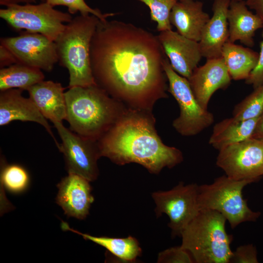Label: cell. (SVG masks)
Here are the masks:
<instances>
[{
    "label": "cell",
    "mask_w": 263,
    "mask_h": 263,
    "mask_svg": "<svg viewBox=\"0 0 263 263\" xmlns=\"http://www.w3.org/2000/svg\"><path fill=\"white\" fill-rule=\"evenodd\" d=\"M164 52L150 32L131 23L99 20L90 46L97 86L131 103H149L166 97Z\"/></svg>",
    "instance_id": "obj_1"
},
{
    "label": "cell",
    "mask_w": 263,
    "mask_h": 263,
    "mask_svg": "<svg viewBox=\"0 0 263 263\" xmlns=\"http://www.w3.org/2000/svg\"><path fill=\"white\" fill-rule=\"evenodd\" d=\"M97 143L101 156L120 165L137 163L152 173L183 159L180 150L162 142L150 119L138 113L118 118Z\"/></svg>",
    "instance_id": "obj_2"
},
{
    "label": "cell",
    "mask_w": 263,
    "mask_h": 263,
    "mask_svg": "<svg viewBox=\"0 0 263 263\" xmlns=\"http://www.w3.org/2000/svg\"><path fill=\"white\" fill-rule=\"evenodd\" d=\"M65 95V120L81 136L98 141L119 118L115 101L97 85L70 88Z\"/></svg>",
    "instance_id": "obj_3"
},
{
    "label": "cell",
    "mask_w": 263,
    "mask_h": 263,
    "mask_svg": "<svg viewBox=\"0 0 263 263\" xmlns=\"http://www.w3.org/2000/svg\"><path fill=\"white\" fill-rule=\"evenodd\" d=\"M99 20L92 14H80L66 24L54 41L59 64L69 73L68 88L96 85L91 66L90 46Z\"/></svg>",
    "instance_id": "obj_4"
},
{
    "label": "cell",
    "mask_w": 263,
    "mask_h": 263,
    "mask_svg": "<svg viewBox=\"0 0 263 263\" xmlns=\"http://www.w3.org/2000/svg\"><path fill=\"white\" fill-rule=\"evenodd\" d=\"M225 218L210 209H202L181 233L180 245L197 263H230L233 237L226 231Z\"/></svg>",
    "instance_id": "obj_5"
},
{
    "label": "cell",
    "mask_w": 263,
    "mask_h": 263,
    "mask_svg": "<svg viewBox=\"0 0 263 263\" xmlns=\"http://www.w3.org/2000/svg\"><path fill=\"white\" fill-rule=\"evenodd\" d=\"M253 182L252 180H234L225 175L217 178L210 184L199 186L200 210L219 212L233 229L241 223L255 221L261 213L249 208L242 193L244 188Z\"/></svg>",
    "instance_id": "obj_6"
},
{
    "label": "cell",
    "mask_w": 263,
    "mask_h": 263,
    "mask_svg": "<svg viewBox=\"0 0 263 263\" xmlns=\"http://www.w3.org/2000/svg\"><path fill=\"white\" fill-rule=\"evenodd\" d=\"M0 17L16 30L40 34L52 41L73 19L69 13L56 10L46 1L9 5L0 9Z\"/></svg>",
    "instance_id": "obj_7"
},
{
    "label": "cell",
    "mask_w": 263,
    "mask_h": 263,
    "mask_svg": "<svg viewBox=\"0 0 263 263\" xmlns=\"http://www.w3.org/2000/svg\"><path fill=\"white\" fill-rule=\"evenodd\" d=\"M163 68L169 82V91L178 102L180 110L173 126L182 135H195L213 123L214 116L200 105L188 80L172 69L167 58L164 60Z\"/></svg>",
    "instance_id": "obj_8"
},
{
    "label": "cell",
    "mask_w": 263,
    "mask_h": 263,
    "mask_svg": "<svg viewBox=\"0 0 263 263\" xmlns=\"http://www.w3.org/2000/svg\"><path fill=\"white\" fill-rule=\"evenodd\" d=\"M199 186L179 183L167 191L153 192L151 196L156 205L157 217L165 213L169 218V227L172 237H181L185 228L200 211L198 203Z\"/></svg>",
    "instance_id": "obj_9"
},
{
    "label": "cell",
    "mask_w": 263,
    "mask_h": 263,
    "mask_svg": "<svg viewBox=\"0 0 263 263\" xmlns=\"http://www.w3.org/2000/svg\"><path fill=\"white\" fill-rule=\"evenodd\" d=\"M217 166L228 177L255 182L263 175V141L250 137L219 150Z\"/></svg>",
    "instance_id": "obj_10"
},
{
    "label": "cell",
    "mask_w": 263,
    "mask_h": 263,
    "mask_svg": "<svg viewBox=\"0 0 263 263\" xmlns=\"http://www.w3.org/2000/svg\"><path fill=\"white\" fill-rule=\"evenodd\" d=\"M61 140L58 150L64 156L68 173L80 175L90 182L99 174L97 160L101 157L96 141L78 134L60 122H53Z\"/></svg>",
    "instance_id": "obj_11"
},
{
    "label": "cell",
    "mask_w": 263,
    "mask_h": 263,
    "mask_svg": "<svg viewBox=\"0 0 263 263\" xmlns=\"http://www.w3.org/2000/svg\"><path fill=\"white\" fill-rule=\"evenodd\" d=\"M0 45L13 53L17 64L50 72L58 62L55 42L40 34L25 31L17 36L2 38Z\"/></svg>",
    "instance_id": "obj_12"
},
{
    "label": "cell",
    "mask_w": 263,
    "mask_h": 263,
    "mask_svg": "<svg viewBox=\"0 0 263 263\" xmlns=\"http://www.w3.org/2000/svg\"><path fill=\"white\" fill-rule=\"evenodd\" d=\"M157 38L172 69L189 79L203 57L199 42L172 29L160 32Z\"/></svg>",
    "instance_id": "obj_13"
},
{
    "label": "cell",
    "mask_w": 263,
    "mask_h": 263,
    "mask_svg": "<svg viewBox=\"0 0 263 263\" xmlns=\"http://www.w3.org/2000/svg\"><path fill=\"white\" fill-rule=\"evenodd\" d=\"M90 182L80 175L68 173L57 185L56 202L68 217L82 220L89 214L94 201Z\"/></svg>",
    "instance_id": "obj_14"
},
{
    "label": "cell",
    "mask_w": 263,
    "mask_h": 263,
    "mask_svg": "<svg viewBox=\"0 0 263 263\" xmlns=\"http://www.w3.org/2000/svg\"><path fill=\"white\" fill-rule=\"evenodd\" d=\"M231 77L222 57L207 59L197 67L188 80L195 97L200 105L207 110L212 94L218 90L225 89Z\"/></svg>",
    "instance_id": "obj_15"
},
{
    "label": "cell",
    "mask_w": 263,
    "mask_h": 263,
    "mask_svg": "<svg viewBox=\"0 0 263 263\" xmlns=\"http://www.w3.org/2000/svg\"><path fill=\"white\" fill-rule=\"evenodd\" d=\"M23 90L12 89L0 93V126L13 121H30L43 126L53 138L58 149L60 144L55 137L47 119L29 97L22 95Z\"/></svg>",
    "instance_id": "obj_16"
},
{
    "label": "cell",
    "mask_w": 263,
    "mask_h": 263,
    "mask_svg": "<svg viewBox=\"0 0 263 263\" xmlns=\"http://www.w3.org/2000/svg\"><path fill=\"white\" fill-rule=\"evenodd\" d=\"M230 0H215L212 16L205 25L198 42L202 57H221L223 48L228 39L227 12Z\"/></svg>",
    "instance_id": "obj_17"
},
{
    "label": "cell",
    "mask_w": 263,
    "mask_h": 263,
    "mask_svg": "<svg viewBox=\"0 0 263 263\" xmlns=\"http://www.w3.org/2000/svg\"><path fill=\"white\" fill-rule=\"evenodd\" d=\"M61 83L42 80L27 91L41 114L53 122H62L66 118L65 95Z\"/></svg>",
    "instance_id": "obj_18"
},
{
    "label": "cell",
    "mask_w": 263,
    "mask_h": 263,
    "mask_svg": "<svg viewBox=\"0 0 263 263\" xmlns=\"http://www.w3.org/2000/svg\"><path fill=\"white\" fill-rule=\"evenodd\" d=\"M210 17L204 11L203 3L193 0H179L169 17L171 25L181 35L199 42L203 29Z\"/></svg>",
    "instance_id": "obj_19"
},
{
    "label": "cell",
    "mask_w": 263,
    "mask_h": 263,
    "mask_svg": "<svg viewBox=\"0 0 263 263\" xmlns=\"http://www.w3.org/2000/svg\"><path fill=\"white\" fill-rule=\"evenodd\" d=\"M228 41H240L251 47L254 45L256 32L263 28V23L255 13L249 10L244 0L231 1L227 12Z\"/></svg>",
    "instance_id": "obj_20"
},
{
    "label": "cell",
    "mask_w": 263,
    "mask_h": 263,
    "mask_svg": "<svg viewBox=\"0 0 263 263\" xmlns=\"http://www.w3.org/2000/svg\"><path fill=\"white\" fill-rule=\"evenodd\" d=\"M258 118L240 120L232 117L223 120L214 125L209 144L220 150L251 137Z\"/></svg>",
    "instance_id": "obj_21"
},
{
    "label": "cell",
    "mask_w": 263,
    "mask_h": 263,
    "mask_svg": "<svg viewBox=\"0 0 263 263\" xmlns=\"http://www.w3.org/2000/svg\"><path fill=\"white\" fill-rule=\"evenodd\" d=\"M259 53L227 41L224 45L221 57L232 79H246L254 68Z\"/></svg>",
    "instance_id": "obj_22"
},
{
    "label": "cell",
    "mask_w": 263,
    "mask_h": 263,
    "mask_svg": "<svg viewBox=\"0 0 263 263\" xmlns=\"http://www.w3.org/2000/svg\"><path fill=\"white\" fill-rule=\"evenodd\" d=\"M61 228L64 231H71L82 236L85 240L103 246L110 253L123 261H135L142 254V249L138 241L132 236L122 238L94 236L78 231L70 227L66 222L63 221L61 223Z\"/></svg>",
    "instance_id": "obj_23"
},
{
    "label": "cell",
    "mask_w": 263,
    "mask_h": 263,
    "mask_svg": "<svg viewBox=\"0 0 263 263\" xmlns=\"http://www.w3.org/2000/svg\"><path fill=\"white\" fill-rule=\"evenodd\" d=\"M44 75L39 69L15 64L0 70V91L12 89L27 90L34 85L42 81Z\"/></svg>",
    "instance_id": "obj_24"
},
{
    "label": "cell",
    "mask_w": 263,
    "mask_h": 263,
    "mask_svg": "<svg viewBox=\"0 0 263 263\" xmlns=\"http://www.w3.org/2000/svg\"><path fill=\"white\" fill-rule=\"evenodd\" d=\"M0 179L5 188L10 192L19 194L28 188L30 178L27 170L16 164L5 165L2 167Z\"/></svg>",
    "instance_id": "obj_25"
},
{
    "label": "cell",
    "mask_w": 263,
    "mask_h": 263,
    "mask_svg": "<svg viewBox=\"0 0 263 263\" xmlns=\"http://www.w3.org/2000/svg\"><path fill=\"white\" fill-rule=\"evenodd\" d=\"M263 113V85L254 91L237 104L233 111V117L246 120L259 117Z\"/></svg>",
    "instance_id": "obj_26"
},
{
    "label": "cell",
    "mask_w": 263,
    "mask_h": 263,
    "mask_svg": "<svg viewBox=\"0 0 263 263\" xmlns=\"http://www.w3.org/2000/svg\"><path fill=\"white\" fill-rule=\"evenodd\" d=\"M145 3L150 9L152 20L157 23V29L161 32L171 30L169 20L171 11L179 0H137Z\"/></svg>",
    "instance_id": "obj_27"
},
{
    "label": "cell",
    "mask_w": 263,
    "mask_h": 263,
    "mask_svg": "<svg viewBox=\"0 0 263 263\" xmlns=\"http://www.w3.org/2000/svg\"><path fill=\"white\" fill-rule=\"evenodd\" d=\"M46 2L53 7L61 5L66 6L70 14H75L79 12L81 15L92 14L101 20L107 19L109 17L113 16L115 13H102L98 9H94L90 7L84 0H47Z\"/></svg>",
    "instance_id": "obj_28"
},
{
    "label": "cell",
    "mask_w": 263,
    "mask_h": 263,
    "mask_svg": "<svg viewBox=\"0 0 263 263\" xmlns=\"http://www.w3.org/2000/svg\"><path fill=\"white\" fill-rule=\"evenodd\" d=\"M194 261L187 250L180 246L172 247L160 252L158 255V263H192Z\"/></svg>",
    "instance_id": "obj_29"
},
{
    "label": "cell",
    "mask_w": 263,
    "mask_h": 263,
    "mask_svg": "<svg viewBox=\"0 0 263 263\" xmlns=\"http://www.w3.org/2000/svg\"><path fill=\"white\" fill-rule=\"evenodd\" d=\"M230 263H257V250L252 244L239 246L233 252V256Z\"/></svg>",
    "instance_id": "obj_30"
},
{
    "label": "cell",
    "mask_w": 263,
    "mask_h": 263,
    "mask_svg": "<svg viewBox=\"0 0 263 263\" xmlns=\"http://www.w3.org/2000/svg\"><path fill=\"white\" fill-rule=\"evenodd\" d=\"M262 38L257 63L248 78L245 79V83L252 85L254 89L263 85V31Z\"/></svg>",
    "instance_id": "obj_31"
},
{
    "label": "cell",
    "mask_w": 263,
    "mask_h": 263,
    "mask_svg": "<svg viewBox=\"0 0 263 263\" xmlns=\"http://www.w3.org/2000/svg\"><path fill=\"white\" fill-rule=\"evenodd\" d=\"M17 64V59L13 53L4 46L0 45V67H6Z\"/></svg>",
    "instance_id": "obj_32"
},
{
    "label": "cell",
    "mask_w": 263,
    "mask_h": 263,
    "mask_svg": "<svg viewBox=\"0 0 263 263\" xmlns=\"http://www.w3.org/2000/svg\"><path fill=\"white\" fill-rule=\"evenodd\" d=\"M247 7L253 10L263 23V0H245Z\"/></svg>",
    "instance_id": "obj_33"
},
{
    "label": "cell",
    "mask_w": 263,
    "mask_h": 263,
    "mask_svg": "<svg viewBox=\"0 0 263 263\" xmlns=\"http://www.w3.org/2000/svg\"><path fill=\"white\" fill-rule=\"evenodd\" d=\"M251 137L263 141V113L258 119Z\"/></svg>",
    "instance_id": "obj_34"
},
{
    "label": "cell",
    "mask_w": 263,
    "mask_h": 263,
    "mask_svg": "<svg viewBox=\"0 0 263 263\" xmlns=\"http://www.w3.org/2000/svg\"><path fill=\"white\" fill-rule=\"evenodd\" d=\"M42 2L46 1L47 0H0V4L1 5L8 6L13 4H20L21 3L29 4L35 3L37 1Z\"/></svg>",
    "instance_id": "obj_35"
},
{
    "label": "cell",
    "mask_w": 263,
    "mask_h": 263,
    "mask_svg": "<svg viewBox=\"0 0 263 263\" xmlns=\"http://www.w3.org/2000/svg\"><path fill=\"white\" fill-rule=\"evenodd\" d=\"M231 1H242L244 0H230Z\"/></svg>",
    "instance_id": "obj_36"
}]
</instances>
